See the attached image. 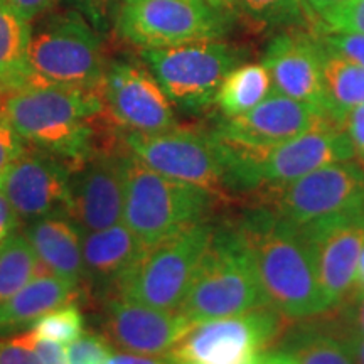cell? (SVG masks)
<instances>
[{"label":"cell","instance_id":"obj_23","mask_svg":"<svg viewBox=\"0 0 364 364\" xmlns=\"http://www.w3.org/2000/svg\"><path fill=\"white\" fill-rule=\"evenodd\" d=\"M33 22L26 19L9 0H0V81L7 90L29 83V51Z\"/></svg>","mask_w":364,"mask_h":364},{"label":"cell","instance_id":"obj_50","mask_svg":"<svg viewBox=\"0 0 364 364\" xmlns=\"http://www.w3.org/2000/svg\"><path fill=\"white\" fill-rule=\"evenodd\" d=\"M124 2H132V0H124Z\"/></svg>","mask_w":364,"mask_h":364},{"label":"cell","instance_id":"obj_6","mask_svg":"<svg viewBox=\"0 0 364 364\" xmlns=\"http://www.w3.org/2000/svg\"><path fill=\"white\" fill-rule=\"evenodd\" d=\"M27 65L29 83L93 91L107 71L97 29L78 11L46 16L33 27Z\"/></svg>","mask_w":364,"mask_h":364},{"label":"cell","instance_id":"obj_41","mask_svg":"<svg viewBox=\"0 0 364 364\" xmlns=\"http://www.w3.org/2000/svg\"><path fill=\"white\" fill-rule=\"evenodd\" d=\"M17 225H19V220H17L11 203L7 201V198L0 191V243L14 233Z\"/></svg>","mask_w":364,"mask_h":364},{"label":"cell","instance_id":"obj_5","mask_svg":"<svg viewBox=\"0 0 364 364\" xmlns=\"http://www.w3.org/2000/svg\"><path fill=\"white\" fill-rule=\"evenodd\" d=\"M228 189L282 188L318 167L354 161L351 142L339 125L324 124L270 149L250 150L228 145Z\"/></svg>","mask_w":364,"mask_h":364},{"label":"cell","instance_id":"obj_3","mask_svg":"<svg viewBox=\"0 0 364 364\" xmlns=\"http://www.w3.org/2000/svg\"><path fill=\"white\" fill-rule=\"evenodd\" d=\"M124 221L145 248L208 221L218 194L150 169L125 149Z\"/></svg>","mask_w":364,"mask_h":364},{"label":"cell","instance_id":"obj_21","mask_svg":"<svg viewBox=\"0 0 364 364\" xmlns=\"http://www.w3.org/2000/svg\"><path fill=\"white\" fill-rule=\"evenodd\" d=\"M22 233L49 272L78 287L83 285V235L70 218L49 216L26 223Z\"/></svg>","mask_w":364,"mask_h":364},{"label":"cell","instance_id":"obj_26","mask_svg":"<svg viewBox=\"0 0 364 364\" xmlns=\"http://www.w3.org/2000/svg\"><path fill=\"white\" fill-rule=\"evenodd\" d=\"M272 91L270 73L262 63L238 65L223 80L215 103L223 115L233 118L260 105Z\"/></svg>","mask_w":364,"mask_h":364},{"label":"cell","instance_id":"obj_22","mask_svg":"<svg viewBox=\"0 0 364 364\" xmlns=\"http://www.w3.org/2000/svg\"><path fill=\"white\" fill-rule=\"evenodd\" d=\"M78 285L54 273H43L0 304V336H11L33 326L54 309L78 297Z\"/></svg>","mask_w":364,"mask_h":364},{"label":"cell","instance_id":"obj_34","mask_svg":"<svg viewBox=\"0 0 364 364\" xmlns=\"http://www.w3.org/2000/svg\"><path fill=\"white\" fill-rule=\"evenodd\" d=\"M0 364H43L33 348L31 331L0 341Z\"/></svg>","mask_w":364,"mask_h":364},{"label":"cell","instance_id":"obj_17","mask_svg":"<svg viewBox=\"0 0 364 364\" xmlns=\"http://www.w3.org/2000/svg\"><path fill=\"white\" fill-rule=\"evenodd\" d=\"M100 327L117 351L164 356L184 338L193 322L179 311H164L110 294L103 300Z\"/></svg>","mask_w":364,"mask_h":364},{"label":"cell","instance_id":"obj_44","mask_svg":"<svg viewBox=\"0 0 364 364\" xmlns=\"http://www.w3.org/2000/svg\"><path fill=\"white\" fill-rule=\"evenodd\" d=\"M309 11H314L318 17L326 16L327 12L334 11L336 7L343 6V4L348 2V0H304Z\"/></svg>","mask_w":364,"mask_h":364},{"label":"cell","instance_id":"obj_31","mask_svg":"<svg viewBox=\"0 0 364 364\" xmlns=\"http://www.w3.org/2000/svg\"><path fill=\"white\" fill-rule=\"evenodd\" d=\"M113 348L102 334H83L68 346L70 364H108Z\"/></svg>","mask_w":364,"mask_h":364},{"label":"cell","instance_id":"obj_11","mask_svg":"<svg viewBox=\"0 0 364 364\" xmlns=\"http://www.w3.org/2000/svg\"><path fill=\"white\" fill-rule=\"evenodd\" d=\"M285 318L272 307L196 322L169 353L177 363L252 364L275 343Z\"/></svg>","mask_w":364,"mask_h":364},{"label":"cell","instance_id":"obj_46","mask_svg":"<svg viewBox=\"0 0 364 364\" xmlns=\"http://www.w3.org/2000/svg\"><path fill=\"white\" fill-rule=\"evenodd\" d=\"M359 289H364V248H363V253H361V260H359L356 287H354V290H359Z\"/></svg>","mask_w":364,"mask_h":364},{"label":"cell","instance_id":"obj_36","mask_svg":"<svg viewBox=\"0 0 364 364\" xmlns=\"http://www.w3.org/2000/svg\"><path fill=\"white\" fill-rule=\"evenodd\" d=\"M70 2L95 29L107 31L117 0H70Z\"/></svg>","mask_w":364,"mask_h":364},{"label":"cell","instance_id":"obj_35","mask_svg":"<svg viewBox=\"0 0 364 364\" xmlns=\"http://www.w3.org/2000/svg\"><path fill=\"white\" fill-rule=\"evenodd\" d=\"M338 125L351 142L354 161L361 164L364 161V105L346 110L339 117Z\"/></svg>","mask_w":364,"mask_h":364},{"label":"cell","instance_id":"obj_15","mask_svg":"<svg viewBox=\"0 0 364 364\" xmlns=\"http://www.w3.org/2000/svg\"><path fill=\"white\" fill-rule=\"evenodd\" d=\"M124 150L103 147L71 167L70 220L81 235L105 230L124 220Z\"/></svg>","mask_w":364,"mask_h":364},{"label":"cell","instance_id":"obj_40","mask_svg":"<svg viewBox=\"0 0 364 364\" xmlns=\"http://www.w3.org/2000/svg\"><path fill=\"white\" fill-rule=\"evenodd\" d=\"M29 22H34L51 9L56 0H9Z\"/></svg>","mask_w":364,"mask_h":364},{"label":"cell","instance_id":"obj_25","mask_svg":"<svg viewBox=\"0 0 364 364\" xmlns=\"http://www.w3.org/2000/svg\"><path fill=\"white\" fill-rule=\"evenodd\" d=\"M321 51L326 110L332 120L338 124L339 117L346 110L358 107V105H364V68L332 53L322 44Z\"/></svg>","mask_w":364,"mask_h":364},{"label":"cell","instance_id":"obj_29","mask_svg":"<svg viewBox=\"0 0 364 364\" xmlns=\"http://www.w3.org/2000/svg\"><path fill=\"white\" fill-rule=\"evenodd\" d=\"M240 6L255 19L267 24H300L306 19L307 6L304 0H240Z\"/></svg>","mask_w":364,"mask_h":364},{"label":"cell","instance_id":"obj_39","mask_svg":"<svg viewBox=\"0 0 364 364\" xmlns=\"http://www.w3.org/2000/svg\"><path fill=\"white\" fill-rule=\"evenodd\" d=\"M108 364H177L171 354L150 356V354H135L125 351H112Z\"/></svg>","mask_w":364,"mask_h":364},{"label":"cell","instance_id":"obj_47","mask_svg":"<svg viewBox=\"0 0 364 364\" xmlns=\"http://www.w3.org/2000/svg\"><path fill=\"white\" fill-rule=\"evenodd\" d=\"M6 91H7V88H6V86H4L2 81H0V100H2L4 95H6Z\"/></svg>","mask_w":364,"mask_h":364},{"label":"cell","instance_id":"obj_1","mask_svg":"<svg viewBox=\"0 0 364 364\" xmlns=\"http://www.w3.org/2000/svg\"><path fill=\"white\" fill-rule=\"evenodd\" d=\"M0 118L26 145L53 154L71 167L103 149L98 147V127L107 115L100 91L29 83L6 91Z\"/></svg>","mask_w":364,"mask_h":364},{"label":"cell","instance_id":"obj_28","mask_svg":"<svg viewBox=\"0 0 364 364\" xmlns=\"http://www.w3.org/2000/svg\"><path fill=\"white\" fill-rule=\"evenodd\" d=\"M31 331L43 339L70 346L85 334L83 316H81L78 307L68 304V306L58 307L46 314V316L39 317L31 326Z\"/></svg>","mask_w":364,"mask_h":364},{"label":"cell","instance_id":"obj_4","mask_svg":"<svg viewBox=\"0 0 364 364\" xmlns=\"http://www.w3.org/2000/svg\"><path fill=\"white\" fill-rule=\"evenodd\" d=\"M268 307L248 248L236 228L215 231L179 312L196 322Z\"/></svg>","mask_w":364,"mask_h":364},{"label":"cell","instance_id":"obj_16","mask_svg":"<svg viewBox=\"0 0 364 364\" xmlns=\"http://www.w3.org/2000/svg\"><path fill=\"white\" fill-rule=\"evenodd\" d=\"M70 174L71 166L63 159L26 147L0 179V191L24 225L49 216L70 218Z\"/></svg>","mask_w":364,"mask_h":364},{"label":"cell","instance_id":"obj_13","mask_svg":"<svg viewBox=\"0 0 364 364\" xmlns=\"http://www.w3.org/2000/svg\"><path fill=\"white\" fill-rule=\"evenodd\" d=\"M105 115L125 132L157 134L176 127L172 102L147 68L130 61L107 66L100 86Z\"/></svg>","mask_w":364,"mask_h":364},{"label":"cell","instance_id":"obj_30","mask_svg":"<svg viewBox=\"0 0 364 364\" xmlns=\"http://www.w3.org/2000/svg\"><path fill=\"white\" fill-rule=\"evenodd\" d=\"M321 19L322 24H317L321 33L364 34V0H348Z\"/></svg>","mask_w":364,"mask_h":364},{"label":"cell","instance_id":"obj_32","mask_svg":"<svg viewBox=\"0 0 364 364\" xmlns=\"http://www.w3.org/2000/svg\"><path fill=\"white\" fill-rule=\"evenodd\" d=\"M316 38L324 48L331 49L332 53L339 54L348 61L356 63L364 68V34H349V33H321L318 31Z\"/></svg>","mask_w":364,"mask_h":364},{"label":"cell","instance_id":"obj_27","mask_svg":"<svg viewBox=\"0 0 364 364\" xmlns=\"http://www.w3.org/2000/svg\"><path fill=\"white\" fill-rule=\"evenodd\" d=\"M43 273H51L38 260L24 233H14L0 243V304Z\"/></svg>","mask_w":364,"mask_h":364},{"label":"cell","instance_id":"obj_49","mask_svg":"<svg viewBox=\"0 0 364 364\" xmlns=\"http://www.w3.org/2000/svg\"><path fill=\"white\" fill-rule=\"evenodd\" d=\"M361 166H363V169H364V161H363V162H361Z\"/></svg>","mask_w":364,"mask_h":364},{"label":"cell","instance_id":"obj_18","mask_svg":"<svg viewBox=\"0 0 364 364\" xmlns=\"http://www.w3.org/2000/svg\"><path fill=\"white\" fill-rule=\"evenodd\" d=\"M329 122L336 124L322 108L289 98L273 90L250 112L226 118L215 134L231 147L260 150L289 142Z\"/></svg>","mask_w":364,"mask_h":364},{"label":"cell","instance_id":"obj_19","mask_svg":"<svg viewBox=\"0 0 364 364\" xmlns=\"http://www.w3.org/2000/svg\"><path fill=\"white\" fill-rule=\"evenodd\" d=\"M262 65L270 73L273 90L327 112L322 51L316 36L300 33L277 36L268 44Z\"/></svg>","mask_w":364,"mask_h":364},{"label":"cell","instance_id":"obj_20","mask_svg":"<svg viewBox=\"0 0 364 364\" xmlns=\"http://www.w3.org/2000/svg\"><path fill=\"white\" fill-rule=\"evenodd\" d=\"M144 250V245L124 221L83 235V284L103 297L112 294Z\"/></svg>","mask_w":364,"mask_h":364},{"label":"cell","instance_id":"obj_7","mask_svg":"<svg viewBox=\"0 0 364 364\" xmlns=\"http://www.w3.org/2000/svg\"><path fill=\"white\" fill-rule=\"evenodd\" d=\"M215 231V225L203 221L145 248L112 294L164 311H179Z\"/></svg>","mask_w":364,"mask_h":364},{"label":"cell","instance_id":"obj_24","mask_svg":"<svg viewBox=\"0 0 364 364\" xmlns=\"http://www.w3.org/2000/svg\"><path fill=\"white\" fill-rule=\"evenodd\" d=\"M282 341L279 349L297 364H356L343 338L327 321L304 322Z\"/></svg>","mask_w":364,"mask_h":364},{"label":"cell","instance_id":"obj_45","mask_svg":"<svg viewBox=\"0 0 364 364\" xmlns=\"http://www.w3.org/2000/svg\"><path fill=\"white\" fill-rule=\"evenodd\" d=\"M199 2H204L208 4V6L218 9V11H223V12H231V11H236V9L241 7L240 6V0H199Z\"/></svg>","mask_w":364,"mask_h":364},{"label":"cell","instance_id":"obj_8","mask_svg":"<svg viewBox=\"0 0 364 364\" xmlns=\"http://www.w3.org/2000/svg\"><path fill=\"white\" fill-rule=\"evenodd\" d=\"M122 144L150 169L201 186L218 196L228 189V147L216 134L172 127L157 134L124 132Z\"/></svg>","mask_w":364,"mask_h":364},{"label":"cell","instance_id":"obj_14","mask_svg":"<svg viewBox=\"0 0 364 364\" xmlns=\"http://www.w3.org/2000/svg\"><path fill=\"white\" fill-rule=\"evenodd\" d=\"M300 230L314 252L317 282L326 314L338 309L354 292L364 248V209L322 220Z\"/></svg>","mask_w":364,"mask_h":364},{"label":"cell","instance_id":"obj_10","mask_svg":"<svg viewBox=\"0 0 364 364\" xmlns=\"http://www.w3.org/2000/svg\"><path fill=\"white\" fill-rule=\"evenodd\" d=\"M265 194L268 211L302 228L364 209V169L356 161L334 162Z\"/></svg>","mask_w":364,"mask_h":364},{"label":"cell","instance_id":"obj_42","mask_svg":"<svg viewBox=\"0 0 364 364\" xmlns=\"http://www.w3.org/2000/svg\"><path fill=\"white\" fill-rule=\"evenodd\" d=\"M327 322H329V324L332 326V329H334L341 336V338H343L346 346H348L349 353H351L354 363L364 364V336L358 334V332L339 329V327H336L331 321H327Z\"/></svg>","mask_w":364,"mask_h":364},{"label":"cell","instance_id":"obj_37","mask_svg":"<svg viewBox=\"0 0 364 364\" xmlns=\"http://www.w3.org/2000/svg\"><path fill=\"white\" fill-rule=\"evenodd\" d=\"M24 149L26 142L19 134L4 118H0V179Z\"/></svg>","mask_w":364,"mask_h":364},{"label":"cell","instance_id":"obj_2","mask_svg":"<svg viewBox=\"0 0 364 364\" xmlns=\"http://www.w3.org/2000/svg\"><path fill=\"white\" fill-rule=\"evenodd\" d=\"M236 230L252 257L268 307L285 321L324 316L314 252L300 228L262 208Z\"/></svg>","mask_w":364,"mask_h":364},{"label":"cell","instance_id":"obj_33","mask_svg":"<svg viewBox=\"0 0 364 364\" xmlns=\"http://www.w3.org/2000/svg\"><path fill=\"white\" fill-rule=\"evenodd\" d=\"M332 312L334 317L329 321L336 327L344 331L358 332L364 336V289L354 290V292L346 299V302L341 304L338 309Z\"/></svg>","mask_w":364,"mask_h":364},{"label":"cell","instance_id":"obj_9","mask_svg":"<svg viewBox=\"0 0 364 364\" xmlns=\"http://www.w3.org/2000/svg\"><path fill=\"white\" fill-rule=\"evenodd\" d=\"M142 58L172 103L201 110L215 103L218 90L240 65L238 49L220 39L142 49Z\"/></svg>","mask_w":364,"mask_h":364},{"label":"cell","instance_id":"obj_38","mask_svg":"<svg viewBox=\"0 0 364 364\" xmlns=\"http://www.w3.org/2000/svg\"><path fill=\"white\" fill-rule=\"evenodd\" d=\"M33 336V348L36 354H38L41 363L43 364H70L68 363V348L65 344L54 343V341L43 339L36 336L31 331Z\"/></svg>","mask_w":364,"mask_h":364},{"label":"cell","instance_id":"obj_48","mask_svg":"<svg viewBox=\"0 0 364 364\" xmlns=\"http://www.w3.org/2000/svg\"><path fill=\"white\" fill-rule=\"evenodd\" d=\"M177 364H196V363H177Z\"/></svg>","mask_w":364,"mask_h":364},{"label":"cell","instance_id":"obj_12","mask_svg":"<svg viewBox=\"0 0 364 364\" xmlns=\"http://www.w3.org/2000/svg\"><path fill=\"white\" fill-rule=\"evenodd\" d=\"M226 29V12L199 0H132L117 16L118 34L142 49L220 39Z\"/></svg>","mask_w":364,"mask_h":364},{"label":"cell","instance_id":"obj_43","mask_svg":"<svg viewBox=\"0 0 364 364\" xmlns=\"http://www.w3.org/2000/svg\"><path fill=\"white\" fill-rule=\"evenodd\" d=\"M252 364H297L282 349H265L258 354Z\"/></svg>","mask_w":364,"mask_h":364}]
</instances>
